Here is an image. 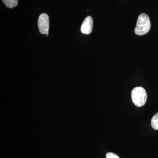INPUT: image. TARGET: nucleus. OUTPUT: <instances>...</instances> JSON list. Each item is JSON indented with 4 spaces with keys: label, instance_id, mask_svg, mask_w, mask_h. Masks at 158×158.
Instances as JSON below:
<instances>
[{
    "label": "nucleus",
    "instance_id": "obj_1",
    "mask_svg": "<svg viewBox=\"0 0 158 158\" xmlns=\"http://www.w3.org/2000/svg\"><path fill=\"white\" fill-rule=\"evenodd\" d=\"M151 28V23L149 16L145 13H141L137 20L135 32L136 35L141 36L148 33Z\"/></svg>",
    "mask_w": 158,
    "mask_h": 158
},
{
    "label": "nucleus",
    "instance_id": "obj_2",
    "mask_svg": "<svg viewBox=\"0 0 158 158\" xmlns=\"http://www.w3.org/2000/svg\"><path fill=\"white\" fill-rule=\"evenodd\" d=\"M132 100L134 104L138 107L144 106L147 101L146 90L141 87H136L133 89L131 93Z\"/></svg>",
    "mask_w": 158,
    "mask_h": 158
},
{
    "label": "nucleus",
    "instance_id": "obj_3",
    "mask_svg": "<svg viewBox=\"0 0 158 158\" xmlns=\"http://www.w3.org/2000/svg\"><path fill=\"white\" fill-rule=\"evenodd\" d=\"M38 27L41 34H45L48 33L49 28V18L46 13L40 15L38 20Z\"/></svg>",
    "mask_w": 158,
    "mask_h": 158
},
{
    "label": "nucleus",
    "instance_id": "obj_4",
    "mask_svg": "<svg viewBox=\"0 0 158 158\" xmlns=\"http://www.w3.org/2000/svg\"><path fill=\"white\" fill-rule=\"evenodd\" d=\"M93 20L91 16H88L85 19L81 27V31L83 34H89L93 30Z\"/></svg>",
    "mask_w": 158,
    "mask_h": 158
},
{
    "label": "nucleus",
    "instance_id": "obj_5",
    "mask_svg": "<svg viewBox=\"0 0 158 158\" xmlns=\"http://www.w3.org/2000/svg\"><path fill=\"white\" fill-rule=\"evenodd\" d=\"M2 1L6 7L10 9L16 7L18 4V0H2Z\"/></svg>",
    "mask_w": 158,
    "mask_h": 158
},
{
    "label": "nucleus",
    "instance_id": "obj_6",
    "mask_svg": "<svg viewBox=\"0 0 158 158\" xmlns=\"http://www.w3.org/2000/svg\"><path fill=\"white\" fill-rule=\"evenodd\" d=\"M151 125L154 129L158 130V112L152 118Z\"/></svg>",
    "mask_w": 158,
    "mask_h": 158
},
{
    "label": "nucleus",
    "instance_id": "obj_7",
    "mask_svg": "<svg viewBox=\"0 0 158 158\" xmlns=\"http://www.w3.org/2000/svg\"><path fill=\"white\" fill-rule=\"evenodd\" d=\"M106 158H119L117 155L113 153L112 152H108L106 155Z\"/></svg>",
    "mask_w": 158,
    "mask_h": 158
}]
</instances>
